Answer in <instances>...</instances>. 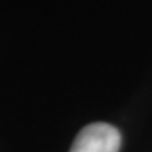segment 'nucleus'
Masks as SVG:
<instances>
[{"mask_svg":"<svg viewBox=\"0 0 152 152\" xmlns=\"http://www.w3.org/2000/svg\"><path fill=\"white\" fill-rule=\"evenodd\" d=\"M122 145L120 132L113 125L90 124L76 135L69 152H118Z\"/></svg>","mask_w":152,"mask_h":152,"instance_id":"1","label":"nucleus"}]
</instances>
